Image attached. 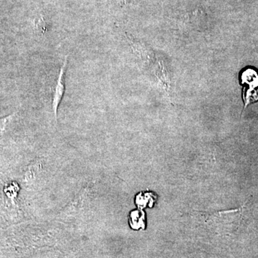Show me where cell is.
Masks as SVG:
<instances>
[{
	"label": "cell",
	"instance_id": "6da1fadb",
	"mask_svg": "<svg viewBox=\"0 0 258 258\" xmlns=\"http://www.w3.org/2000/svg\"><path fill=\"white\" fill-rule=\"evenodd\" d=\"M69 61V55H67L64 57L63 63L61 66L58 76L56 81L55 88H54L53 95H52V111H53L56 122L57 121V111H58L59 106L63 98L64 91H66V74Z\"/></svg>",
	"mask_w": 258,
	"mask_h": 258
},
{
	"label": "cell",
	"instance_id": "7a4b0ae2",
	"mask_svg": "<svg viewBox=\"0 0 258 258\" xmlns=\"http://www.w3.org/2000/svg\"><path fill=\"white\" fill-rule=\"evenodd\" d=\"M42 171V164L40 160H35L32 161L30 165L28 166L26 170L25 171L24 178L26 181H33L40 177Z\"/></svg>",
	"mask_w": 258,
	"mask_h": 258
},
{
	"label": "cell",
	"instance_id": "3957f363",
	"mask_svg": "<svg viewBox=\"0 0 258 258\" xmlns=\"http://www.w3.org/2000/svg\"><path fill=\"white\" fill-rule=\"evenodd\" d=\"M17 113H13L12 114L4 117V118H0V136L6 132L7 128H8L10 123L13 121L15 117L16 116Z\"/></svg>",
	"mask_w": 258,
	"mask_h": 258
}]
</instances>
